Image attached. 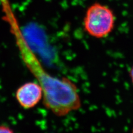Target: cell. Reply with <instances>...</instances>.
<instances>
[{"mask_svg":"<svg viewBox=\"0 0 133 133\" xmlns=\"http://www.w3.org/2000/svg\"><path fill=\"white\" fill-rule=\"evenodd\" d=\"M15 35L24 63L43 89L42 102L45 108L58 117L79 109L82 101L76 84L67 78H57L50 74L22 33L16 31Z\"/></svg>","mask_w":133,"mask_h":133,"instance_id":"1","label":"cell"},{"mask_svg":"<svg viewBox=\"0 0 133 133\" xmlns=\"http://www.w3.org/2000/svg\"><path fill=\"white\" fill-rule=\"evenodd\" d=\"M114 24V14L107 6L97 2L87 10L83 27L90 36L97 39L105 38L113 31Z\"/></svg>","mask_w":133,"mask_h":133,"instance_id":"2","label":"cell"},{"mask_svg":"<svg viewBox=\"0 0 133 133\" xmlns=\"http://www.w3.org/2000/svg\"><path fill=\"white\" fill-rule=\"evenodd\" d=\"M43 91L37 82H29L21 85L17 89L16 98L19 104L25 109L35 107L42 101Z\"/></svg>","mask_w":133,"mask_h":133,"instance_id":"3","label":"cell"},{"mask_svg":"<svg viewBox=\"0 0 133 133\" xmlns=\"http://www.w3.org/2000/svg\"><path fill=\"white\" fill-rule=\"evenodd\" d=\"M14 131L10 128H8L6 126H0V133L1 132H8V133H11L13 132Z\"/></svg>","mask_w":133,"mask_h":133,"instance_id":"4","label":"cell"},{"mask_svg":"<svg viewBox=\"0 0 133 133\" xmlns=\"http://www.w3.org/2000/svg\"><path fill=\"white\" fill-rule=\"evenodd\" d=\"M130 77L131 78V80L133 83V66L130 70Z\"/></svg>","mask_w":133,"mask_h":133,"instance_id":"5","label":"cell"},{"mask_svg":"<svg viewBox=\"0 0 133 133\" xmlns=\"http://www.w3.org/2000/svg\"><path fill=\"white\" fill-rule=\"evenodd\" d=\"M132 132H133V130H132Z\"/></svg>","mask_w":133,"mask_h":133,"instance_id":"6","label":"cell"}]
</instances>
